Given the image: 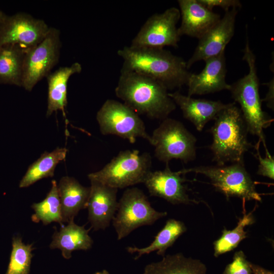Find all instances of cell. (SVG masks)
Segmentation results:
<instances>
[{
	"mask_svg": "<svg viewBox=\"0 0 274 274\" xmlns=\"http://www.w3.org/2000/svg\"><path fill=\"white\" fill-rule=\"evenodd\" d=\"M181 23L178 31L180 37L187 36L198 40L221 19L198 0H179Z\"/></svg>",
	"mask_w": 274,
	"mask_h": 274,
	"instance_id": "e0dca14e",
	"label": "cell"
},
{
	"mask_svg": "<svg viewBox=\"0 0 274 274\" xmlns=\"http://www.w3.org/2000/svg\"><path fill=\"white\" fill-rule=\"evenodd\" d=\"M180 12L171 7L162 13L151 16L132 39L130 46L134 47L160 48L178 47L180 39L177 24Z\"/></svg>",
	"mask_w": 274,
	"mask_h": 274,
	"instance_id": "8fae6325",
	"label": "cell"
},
{
	"mask_svg": "<svg viewBox=\"0 0 274 274\" xmlns=\"http://www.w3.org/2000/svg\"><path fill=\"white\" fill-rule=\"evenodd\" d=\"M4 14H5V13H4L1 10H0V21H1V20H2V18H3V17L4 16Z\"/></svg>",
	"mask_w": 274,
	"mask_h": 274,
	"instance_id": "e575fe53",
	"label": "cell"
},
{
	"mask_svg": "<svg viewBox=\"0 0 274 274\" xmlns=\"http://www.w3.org/2000/svg\"><path fill=\"white\" fill-rule=\"evenodd\" d=\"M268 87V92L265 98L261 99V101L266 102L267 106L273 111V78L268 83H265Z\"/></svg>",
	"mask_w": 274,
	"mask_h": 274,
	"instance_id": "1f68e13d",
	"label": "cell"
},
{
	"mask_svg": "<svg viewBox=\"0 0 274 274\" xmlns=\"http://www.w3.org/2000/svg\"><path fill=\"white\" fill-rule=\"evenodd\" d=\"M187 230L185 224L179 220L170 219L167 220L163 228L157 233L151 244L144 248L128 247V252L138 253L134 260L145 254L156 251L157 255L164 256L166 250L173 246L176 240Z\"/></svg>",
	"mask_w": 274,
	"mask_h": 274,
	"instance_id": "603a6c76",
	"label": "cell"
},
{
	"mask_svg": "<svg viewBox=\"0 0 274 274\" xmlns=\"http://www.w3.org/2000/svg\"><path fill=\"white\" fill-rule=\"evenodd\" d=\"M63 222L74 221L75 217L87 207L90 187L82 186L74 178L62 177L57 185Z\"/></svg>",
	"mask_w": 274,
	"mask_h": 274,
	"instance_id": "d6986e66",
	"label": "cell"
},
{
	"mask_svg": "<svg viewBox=\"0 0 274 274\" xmlns=\"http://www.w3.org/2000/svg\"><path fill=\"white\" fill-rule=\"evenodd\" d=\"M31 208L35 212V221H41L45 225L52 222L62 225L61 204L55 180H52L51 188L46 198L40 202L34 203Z\"/></svg>",
	"mask_w": 274,
	"mask_h": 274,
	"instance_id": "4316f807",
	"label": "cell"
},
{
	"mask_svg": "<svg viewBox=\"0 0 274 274\" xmlns=\"http://www.w3.org/2000/svg\"><path fill=\"white\" fill-rule=\"evenodd\" d=\"M151 136L155 156L160 161L168 163L175 159L187 163L196 158V139L178 120H162Z\"/></svg>",
	"mask_w": 274,
	"mask_h": 274,
	"instance_id": "52a82bcc",
	"label": "cell"
},
{
	"mask_svg": "<svg viewBox=\"0 0 274 274\" xmlns=\"http://www.w3.org/2000/svg\"><path fill=\"white\" fill-rule=\"evenodd\" d=\"M167 215L166 212H159L151 205L144 192L137 187L124 191L118 201V207L112 223L121 240L135 229L154 224Z\"/></svg>",
	"mask_w": 274,
	"mask_h": 274,
	"instance_id": "ba28073f",
	"label": "cell"
},
{
	"mask_svg": "<svg viewBox=\"0 0 274 274\" xmlns=\"http://www.w3.org/2000/svg\"><path fill=\"white\" fill-rule=\"evenodd\" d=\"M243 60L249 66V73L237 81L230 85L231 97L239 104L243 119L248 132L258 138L257 143H262L266 147L263 129L269 127L273 121L264 112L259 93V79L256 65V56L249 45L247 39L243 50Z\"/></svg>",
	"mask_w": 274,
	"mask_h": 274,
	"instance_id": "277c9868",
	"label": "cell"
},
{
	"mask_svg": "<svg viewBox=\"0 0 274 274\" xmlns=\"http://www.w3.org/2000/svg\"><path fill=\"white\" fill-rule=\"evenodd\" d=\"M115 93L138 115L151 119L162 120L176 108L165 86L155 80L132 71H120Z\"/></svg>",
	"mask_w": 274,
	"mask_h": 274,
	"instance_id": "7a4b0ae2",
	"label": "cell"
},
{
	"mask_svg": "<svg viewBox=\"0 0 274 274\" xmlns=\"http://www.w3.org/2000/svg\"><path fill=\"white\" fill-rule=\"evenodd\" d=\"M31 245H25L19 236L12 239V250L6 274H28L32 257Z\"/></svg>",
	"mask_w": 274,
	"mask_h": 274,
	"instance_id": "83f0119b",
	"label": "cell"
},
{
	"mask_svg": "<svg viewBox=\"0 0 274 274\" xmlns=\"http://www.w3.org/2000/svg\"><path fill=\"white\" fill-rule=\"evenodd\" d=\"M202 5L209 10L212 11L215 7L222 8L225 12L233 8L241 7L242 4L238 0H198Z\"/></svg>",
	"mask_w": 274,
	"mask_h": 274,
	"instance_id": "4dcf8cb0",
	"label": "cell"
},
{
	"mask_svg": "<svg viewBox=\"0 0 274 274\" xmlns=\"http://www.w3.org/2000/svg\"><path fill=\"white\" fill-rule=\"evenodd\" d=\"M183 174L181 170L172 171L166 163L163 170L151 171L144 183L151 196L162 198L172 204L198 203V201L189 197Z\"/></svg>",
	"mask_w": 274,
	"mask_h": 274,
	"instance_id": "5bb4252c",
	"label": "cell"
},
{
	"mask_svg": "<svg viewBox=\"0 0 274 274\" xmlns=\"http://www.w3.org/2000/svg\"><path fill=\"white\" fill-rule=\"evenodd\" d=\"M67 151L65 148H57L42 154L29 166L20 182L19 187H27L42 179L53 177L56 165L64 159Z\"/></svg>",
	"mask_w": 274,
	"mask_h": 274,
	"instance_id": "d4e9b609",
	"label": "cell"
},
{
	"mask_svg": "<svg viewBox=\"0 0 274 274\" xmlns=\"http://www.w3.org/2000/svg\"><path fill=\"white\" fill-rule=\"evenodd\" d=\"M60 48L59 30L50 27L43 40L25 54L21 86L31 91L38 82L46 77L58 62Z\"/></svg>",
	"mask_w": 274,
	"mask_h": 274,
	"instance_id": "30bf717a",
	"label": "cell"
},
{
	"mask_svg": "<svg viewBox=\"0 0 274 274\" xmlns=\"http://www.w3.org/2000/svg\"><path fill=\"white\" fill-rule=\"evenodd\" d=\"M260 146L255 145L254 148L256 150L255 156L258 160L259 165L257 174L260 176L274 179V157L271 156L267 147H265V157L263 158L259 152Z\"/></svg>",
	"mask_w": 274,
	"mask_h": 274,
	"instance_id": "f546056e",
	"label": "cell"
},
{
	"mask_svg": "<svg viewBox=\"0 0 274 274\" xmlns=\"http://www.w3.org/2000/svg\"><path fill=\"white\" fill-rule=\"evenodd\" d=\"M49 28L43 20L25 13L5 14L0 21V47L17 45L27 51L40 43Z\"/></svg>",
	"mask_w": 274,
	"mask_h": 274,
	"instance_id": "7c38bea8",
	"label": "cell"
},
{
	"mask_svg": "<svg viewBox=\"0 0 274 274\" xmlns=\"http://www.w3.org/2000/svg\"><path fill=\"white\" fill-rule=\"evenodd\" d=\"M204 61L205 66L202 71L198 74L191 73L189 78L186 85L188 96L229 89L230 85L225 80L227 70L225 51Z\"/></svg>",
	"mask_w": 274,
	"mask_h": 274,
	"instance_id": "2e32d148",
	"label": "cell"
},
{
	"mask_svg": "<svg viewBox=\"0 0 274 274\" xmlns=\"http://www.w3.org/2000/svg\"><path fill=\"white\" fill-rule=\"evenodd\" d=\"M143 274H207V268L200 260L179 253L164 255L160 261L147 264Z\"/></svg>",
	"mask_w": 274,
	"mask_h": 274,
	"instance_id": "7402d4cb",
	"label": "cell"
},
{
	"mask_svg": "<svg viewBox=\"0 0 274 274\" xmlns=\"http://www.w3.org/2000/svg\"><path fill=\"white\" fill-rule=\"evenodd\" d=\"M93 274H97V272H95V273H93Z\"/></svg>",
	"mask_w": 274,
	"mask_h": 274,
	"instance_id": "d590c367",
	"label": "cell"
},
{
	"mask_svg": "<svg viewBox=\"0 0 274 274\" xmlns=\"http://www.w3.org/2000/svg\"><path fill=\"white\" fill-rule=\"evenodd\" d=\"M97 274H110L106 269H104L101 271L97 272Z\"/></svg>",
	"mask_w": 274,
	"mask_h": 274,
	"instance_id": "836d02e7",
	"label": "cell"
},
{
	"mask_svg": "<svg viewBox=\"0 0 274 274\" xmlns=\"http://www.w3.org/2000/svg\"><path fill=\"white\" fill-rule=\"evenodd\" d=\"M96 120L101 134L115 135L134 143L138 138L151 144V136L146 129L142 119L125 104L108 99L96 114Z\"/></svg>",
	"mask_w": 274,
	"mask_h": 274,
	"instance_id": "9c48e42d",
	"label": "cell"
},
{
	"mask_svg": "<svg viewBox=\"0 0 274 274\" xmlns=\"http://www.w3.org/2000/svg\"><path fill=\"white\" fill-rule=\"evenodd\" d=\"M250 264L253 274H274L273 271L267 270L257 264L251 262Z\"/></svg>",
	"mask_w": 274,
	"mask_h": 274,
	"instance_id": "d6a6232c",
	"label": "cell"
},
{
	"mask_svg": "<svg viewBox=\"0 0 274 274\" xmlns=\"http://www.w3.org/2000/svg\"><path fill=\"white\" fill-rule=\"evenodd\" d=\"M255 209L248 214H246L245 211L234 229L227 230L224 228L221 236L213 243L214 255L215 257L234 250L243 239L248 237V232L245 230V228L255 222L253 215Z\"/></svg>",
	"mask_w": 274,
	"mask_h": 274,
	"instance_id": "484cf974",
	"label": "cell"
},
{
	"mask_svg": "<svg viewBox=\"0 0 274 274\" xmlns=\"http://www.w3.org/2000/svg\"><path fill=\"white\" fill-rule=\"evenodd\" d=\"M149 153L137 150L120 151L100 170L88 175L93 180L117 189L144 183L151 171Z\"/></svg>",
	"mask_w": 274,
	"mask_h": 274,
	"instance_id": "5b68a950",
	"label": "cell"
},
{
	"mask_svg": "<svg viewBox=\"0 0 274 274\" xmlns=\"http://www.w3.org/2000/svg\"><path fill=\"white\" fill-rule=\"evenodd\" d=\"M181 170L184 174L193 172L208 177L215 189L223 194L227 199L236 197L245 201L262 200L244 162L234 163L229 165H201Z\"/></svg>",
	"mask_w": 274,
	"mask_h": 274,
	"instance_id": "8992f818",
	"label": "cell"
},
{
	"mask_svg": "<svg viewBox=\"0 0 274 274\" xmlns=\"http://www.w3.org/2000/svg\"><path fill=\"white\" fill-rule=\"evenodd\" d=\"M89 230L72 221L59 231L54 232L50 248L60 249L62 256L70 259L73 251L87 250L92 247L93 240L88 234Z\"/></svg>",
	"mask_w": 274,
	"mask_h": 274,
	"instance_id": "44dd1931",
	"label": "cell"
},
{
	"mask_svg": "<svg viewBox=\"0 0 274 274\" xmlns=\"http://www.w3.org/2000/svg\"><path fill=\"white\" fill-rule=\"evenodd\" d=\"M237 9L225 12L224 16L199 39L194 53L186 61L188 69L197 61H205L225 51L234 33Z\"/></svg>",
	"mask_w": 274,
	"mask_h": 274,
	"instance_id": "4fadbf2b",
	"label": "cell"
},
{
	"mask_svg": "<svg viewBox=\"0 0 274 274\" xmlns=\"http://www.w3.org/2000/svg\"><path fill=\"white\" fill-rule=\"evenodd\" d=\"M26 52V50L17 45L0 47V84L21 86Z\"/></svg>",
	"mask_w": 274,
	"mask_h": 274,
	"instance_id": "cb8c5ba5",
	"label": "cell"
},
{
	"mask_svg": "<svg viewBox=\"0 0 274 274\" xmlns=\"http://www.w3.org/2000/svg\"><path fill=\"white\" fill-rule=\"evenodd\" d=\"M117 54L123 59L121 70L150 77L168 90L186 85L191 74L183 58L164 48L125 46L118 50Z\"/></svg>",
	"mask_w": 274,
	"mask_h": 274,
	"instance_id": "6da1fadb",
	"label": "cell"
},
{
	"mask_svg": "<svg viewBox=\"0 0 274 274\" xmlns=\"http://www.w3.org/2000/svg\"><path fill=\"white\" fill-rule=\"evenodd\" d=\"M168 94L181 110L183 117L191 122L199 131L230 104H224L220 100L193 98L182 94L179 91Z\"/></svg>",
	"mask_w": 274,
	"mask_h": 274,
	"instance_id": "ac0fdd59",
	"label": "cell"
},
{
	"mask_svg": "<svg viewBox=\"0 0 274 274\" xmlns=\"http://www.w3.org/2000/svg\"><path fill=\"white\" fill-rule=\"evenodd\" d=\"M82 70L81 64L76 62L69 66L60 67L46 77L48 83L47 117L58 110H61L65 116L68 80L73 75L81 73Z\"/></svg>",
	"mask_w": 274,
	"mask_h": 274,
	"instance_id": "ffe728a7",
	"label": "cell"
},
{
	"mask_svg": "<svg viewBox=\"0 0 274 274\" xmlns=\"http://www.w3.org/2000/svg\"><path fill=\"white\" fill-rule=\"evenodd\" d=\"M250 263L242 251L235 252L232 262L226 265L222 274H252Z\"/></svg>",
	"mask_w": 274,
	"mask_h": 274,
	"instance_id": "f1b7e54d",
	"label": "cell"
},
{
	"mask_svg": "<svg viewBox=\"0 0 274 274\" xmlns=\"http://www.w3.org/2000/svg\"><path fill=\"white\" fill-rule=\"evenodd\" d=\"M90 194L87 207L88 219L94 230L109 227L117 211L118 189L90 180Z\"/></svg>",
	"mask_w": 274,
	"mask_h": 274,
	"instance_id": "9a60e30c",
	"label": "cell"
},
{
	"mask_svg": "<svg viewBox=\"0 0 274 274\" xmlns=\"http://www.w3.org/2000/svg\"><path fill=\"white\" fill-rule=\"evenodd\" d=\"M209 130L213 136L210 149L212 161L217 165L244 162L245 154L251 147L248 141V131L240 109L235 103L221 110L215 118Z\"/></svg>",
	"mask_w": 274,
	"mask_h": 274,
	"instance_id": "3957f363",
	"label": "cell"
}]
</instances>
